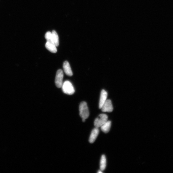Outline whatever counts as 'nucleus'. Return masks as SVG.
<instances>
[{
    "label": "nucleus",
    "mask_w": 173,
    "mask_h": 173,
    "mask_svg": "<svg viewBox=\"0 0 173 173\" xmlns=\"http://www.w3.org/2000/svg\"><path fill=\"white\" fill-rule=\"evenodd\" d=\"M106 159L105 155H102L100 161V169L101 171L105 170L106 166Z\"/></svg>",
    "instance_id": "nucleus-12"
},
{
    "label": "nucleus",
    "mask_w": 173,
    "mask_h": 173,
    "mask_svg": "<svg viewBox=\"0 0 173 173\" xmlns=\"http://www.w3.org/2000/svg\"><path fill=\"white\" fill-rule=\"evenodd\" d=\"M52 33L53 42L57 47H58L59 44V37L58 34L56 31L54 30L52 31Z\"/></svg>",
    "instance_id": "nucleus-11"
},
{
    "label": "nucleus",
    "mask_w": 173,
    "mask_h": 173,
    "mask_svg": "<svg viewBox=\"0 0 173 173\" xmlns=\"http://www.w3.org/2000/svg\"><path fill=\"white\" fill-rule=\"evenodd\" d=\"M98 173H102V171L100 170V171H99V172H97Z\"/></svg>",
    "instance_id": "nucleus-14"
},
{
    "label": "nucleus",
    "mask_w": 173,
    "mask_h": 173,
    "mask_svg": "<svg viewBox=\"0 0 173 173\" xmlns=\"http://www.w3.org/2000/svg\"><path fill=\"white\" fill-rule=\"evenodd\" d=\"M46 48L52 53H56L57 52V46L52 42L47 41L45 44Z\"/></svg>",
    "instance_id": "nucleus-9"
},
{
    "label": "nucleus",
    "mask_w": 173,
    "mask_h": 173,
    "mask_svg": "<svg viewBox=\"0 0 173 173\" xmlns=\"http://www.w3.org/2000/svg\"><path fill=\"white\" fill-rule=\"evenodd\" d=\"M45 38L46 39L47 41L53 43L52 33L50 32V31H48V32H47L45 34Z\"/></svg>",
    "instance_id": "nucleus-13"
},
{
    "label": "nucleus",
    "mask_w": 173,
    "mask_h": 173,
    "mask_svg": "<svg viewBox=\"0 0 173 173\" xmlns=\"http://www.w3.org/2000/svg\"><path fill=\"white\" fill-rule=\"evenodd\" d=\"M108 121V116L105 114H101L94 121V124L95 127L99 128Z\"/></svg>",
    "instance_id": "nucleus-3"
},
{
    "label": "nucleus",
    "mask_w": 173,
    "mask_h": 173,
    "mask_svg": "<svg viewBox=\"0 0 173 173\" xmlns=\"http://www.w3.org/2000/svg\"><path fill=\"white\" fill-rule=\"evenodd\" d=\"M63 68L65 73L67 75L69 76H71L73 75L71 68L68 61H65L64 62L63 65Z\"/></svg>",
    "instance_id": "nucleus-8"
},
{
    "label": "nucleus",
    "mask_w": 173,
    "mask_h": 173,
    "mask_svg": "<svg viewBox=\"0 0 173 173\" xmlns=\"http://www.w3.org/2000/svg\"><path fill=\"white\" fill-rule=\"evenodd\" d=\"M80 115L82 119L88 118L89 115V111L87 104L85 102H82L79 105Z\"/></svg>",
    "instance_id": "nucleus-1"
},
{
    "label": "nucleus",
    "mask_w": 173,
    "mask_h": 173,
    "mask_svg": "<svg viewBox=\"0 0 173 173\" xmlns=\"http://www.w3.org/2000/svg\"><path fill=\"white\" fill-rule=\"evenodd\" d=\"M64 77V73L63 71L61 69L57 70L56 73L55 83L58 88H61L63 84V79Z\"/></svg>",
    "instance_id": "nucleus-4"
},
{
    "label": "nucleus",
    "mask_w": 173,
    "mask_h": 173,
    "mask_svg": "<svg viewBox=\"0 0 173 173\" xmlns=\"http://www.w3.org/2000/svg\"><path fill=\"white\" fill-rule=\"evenodd\" d=\"M99 132L100 130L99 128L95 127L92 130L89 139V141L90 143H92L95 142L99 134Z\"/></svg>",
    "instance_id": "nucleus-6"
},
{
    "label": "nucleus",
    "mask_w": 173,
    "mask_h": 173,
    "mask_svg": "<svg viewBox=\"0 0 173 173\" xmlns=\"http://www.w3.org/2000/svg\"><path fill=\"white\" fill-rule=\"evenodd\" d=\"M61 87L63 92L68 95H72L75 92L74 89L72 84L69 81H65Z\"/></svg>",
    "instance_id": "nucleus-2"
},
{
    "label": "nucleus",
    "mask_w": 173,
    "mask_h": 173,
    "mask_svg": "<svg viewBox=\"0 0 173 173\" xmlns=\"http://www.w3.org/2000/svg\"><path fill=\"white\" fill-rule=\"evenodd\" d=\"M111 122L110 121H108L100 127L101 130L105 133H108L110 129Z\"/></svg>",
    "instance_id": "nucleus-10"
},
{
    "label": "nucleus",
    "mask_w": 173,
    "mask_h": 173,
    "mask_svg": "<svg viewBox=\"0 0 173 173\" xmlns=\"http://www.w3.org/2000/svg\"><path fill=\"white\" fill-rule=\"evenodd\" d=\"M102 111L105 112H111L113 110V108L111 101L107 100L102 105L101 108Z\"/></svg>",
    "instance_id": "nucleus-5"
},
{
    "label": "nucleus",
    "mask_w": 173,
    "mask_h": 173,
    "mask_svg": "<svg viewBox=\"0 0 173 173\" xmlns=\"http://www.w3.org/2000/svg\"><path fill=\"white\" fill-rule=\"evenodd\" d=\"M108 94L105 90L103 89L101 92L100 100L99 102V108L101 109L102 105L107 100Z\"/></svg>",
    "instance_id": "nucleus-7"
}]
</instances>
